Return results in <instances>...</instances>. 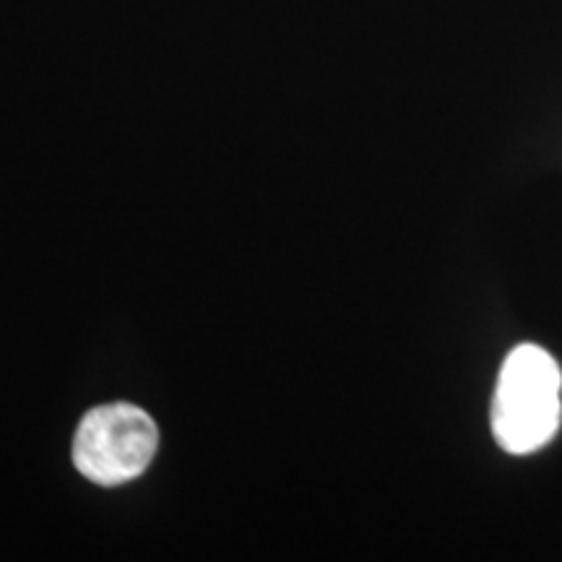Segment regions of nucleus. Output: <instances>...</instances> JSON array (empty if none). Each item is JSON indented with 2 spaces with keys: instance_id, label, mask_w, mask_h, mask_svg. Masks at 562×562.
I'll use <instances>...</instances> for the list:
<instances>
[{
  "instance_id": "nucleus-1",
  "label": "nucleus",
  "mask_w": 562,
  "mask_h": 562,
  "mask_svg": "<svg viewBox=\"0 0 562 562\" xmlns=\"http://www.w3.org/2000/svg\"><path fill=\"white\" fill-rule=\"evenodd\" d=\"M490 419L497 446L510 456H529L558 435L562 370L550 351L521 344L505 357Z\"/></svg>"
},
{
  "instance_id": "nucleus-2",
  "label": "nucleus",
  "mask_w": 562,
  "mask_h": 562,
  "mask_svg": "<svg viewBox=\"0 0 562 562\" xmlns=\"http://www.w3.org/2000/svg\"><path fill=\"white\" fill-rule=\"evenodd\" d=\"M159 430L140 406L108 404L83 414L74 438V463L89 482L117 487L146 472Z\"/></svg>"
}]
</instances>
